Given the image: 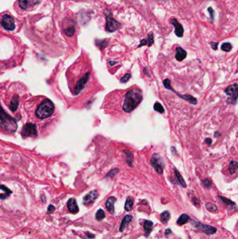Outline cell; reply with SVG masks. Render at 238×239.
Segmentation results:
<instances>
[{
	"label": "cell",
	"mask_w": 238,
	"mask_h": 239,
	"mask_svg": "<svg viewBox=\"0 0 238 239\" xmlns=\"http://www.w3.org/2000/svg\"><path fill=\"white\" fill-rule=\"evenodd\" d=\"M87 236L88 237H89V238H94V236L92 234L87 233Z\"/></svg>",
	"instance_id": "cell-45"
},
{
	"label": "cell",
	"mask_w": 238,
	"mask_h": 239,
	"mask_svg": "<svg viewBox=\"0 0 238 239\" xmlns=\"http://www.w3.org/2000/svg\"><path fill=\"white\" fill-rule=\"evenodd\" d=\"M116 201V199L114 197H110L107 199L106 203H105V207H106L107 210L109 211L111 214H114V202Z\"/></svg>",
	"instance_id": "cell-17"
},
{
	"label": "cell",
	"mask_w": 238,
	"mask_h": 239,
	"mask_svg": "<svg viewBox=\"0 0 238 239\" xmlns=\"http://www.w3.org/2000/svg\"><path fill=\"white\" fill-rule=\"evenodd\" d=\"M67 206H68L69 211L72 213H77L79 211V208L78 206L77 202L75 199H69L68 203H67Z\"/></svg>",
	"instance_id": "cell-14"
},
{
	"label": "cell",
	"mask_w": 238,
	"mask_h": 239,
	"mask_svg": "<svg viewBox=\"0 0 238 239\" xmlns=\"http://www.w3.org/2000/svg\"><path fill=\"white\" fill-rule=\"evenodd\" d=\"M147 45H148V46H151V45L154 43V35L153 34L150 32V34H148V38H147Z\"/></svg>",
	"instance_id": "cell-35"
},
{
	"label": "cell",
	"mask_w": 238,
	"mask_h": 239,
	"mask_svg": "<svg viewBox=\"0 0 238 239\" xmlns=\"http://www.w3.org/2000/svg\"><path fill=\"white\" fill-rule=\"evenodd\" d=\"M229 171L230 174H234L237 169V162L236 161H232L229 165Z\"/></svg>",
	"instance_id": "cell-29"
},
{
	"label": "cell",
	"mask_w": 238,
	"mask_h": 239,
	"mask_svg": "<svg viewBox=\"0 0 238 239\" xmlns=\"http://www.w3.org/2000/svg\"><path fill=\"white\" fill-rule=\"evenodd\" d=\"M98 192L96 190H94L88 193L86 196L84 197L83 199V203L85 205L88 206L94 203V201L97 199L98 197Z\"/></svg>",
	"instance_id": "cell-12"
},
{
	"label": "cell",
	"mask_w": 238,
	"mask_h": 239,
	"mask_svg": "<svg viewBox=\"0 0 238 239\" xmlns=\"http://www.w3.org/2000/svg\"><path fill=\"white\" fill-rule=\"evenodd\" d=\"M218 199H219L222 202H224L226 206H228V207L229 208H230V209H233V208L235 207V203L232 201H230V199H228L223 197H218Z\"/></svg>",
	"instance_id": "cell-23"
},
{
	"label": "cell",
	"mask_w": 238,
	"mask_h": 239,
	"mask_svg": "<svg viewBox=\"0 0 238 239\" xmlns=\"http://www.w3.org/2000/svg\"><path fill=\"white\" fill-rule=\"evenodd\" d=\"M143 227L145 229V236H148L151 233V231H152L153 222L151 221H148V220L145 221Z\"/></svg>",
	"instance_id": "cell-21"
},
{
	"label": "cell",
	"mask_w": 238,
	"mask_h": 239,
	"mask_svg": "<svg viewBox=\"0 0 238 239\" xmlns=\"http://www.w3.org/2000/svg\"><path fill=\"white\" fill-rule=\"evenodd\" d=\"M142 100L141 90L138 88H133L129 90L125 96L123 110L124 112L129 113H131L139 105Z\"/></svg>",
	"instance_id": "cell-1"
},
{
	"label": "cell",
	"mask_w": 238,
	"mask_h": 239,
	"mask_svg": "<svg viewBox=\"0 0 238 239\" xmlns=\"http://www.w3.org/2000/svg\"><path fill=\"white\" fill-rule=\"evenodd\" d=\"M154 109L156 111L160 113H164V111H165L163 106H162L160 103H159V102H157V103H155L154 105Z\"/></svg>",
	"instance_id": "cell-32"
},
{
	"label": "cell",
	"mask_w": 238,
	"mask_h": 239,
	"mask_svg": "<svg viewBox=\"0 0 238 239\" xmlns=\"http://www.w3.org/2000/svg\"><path fill=\"white\" fill-rule=\"evenodd\" d=\"M0 25L4 29L8 31H14L16 28L14 18L8 14H4L0 16Z\"/></svg>",
	"instance_id": "cell-5"
},
{
	"label": "cell",
	"mask_w": 238,
	"mask_h": 239,
	"mask_svg": "<svg viewBox=\"0 0 238 239\" xmlns=\"http://www.w3.org/2000/svg\"><path fill=\"white\" fill-rule=\"evenodd\" d=\"M232 49V45L230 43H224L221 45V50L225 52H229Z\"/></svg>",
	"instance_id": "cell-34"
},
{
	"label": "cell",
	"mask_w": 238,
	"mask_h": 239,
	"mask_svg": "<svg viewBox=\"0 0 238 239\" xmlns=\"http://www.w3.org/2000/svg\"><path fill=\"white\" fill-rule=\"evenodd\" d=\"M0 121H1L2 127L7 133H12L16 131V121L11 116L6 113L1 106H0Z\"/></svg>",
	"instance_id": "cell-3"
},
{
	"label": "cell",
	"mask_w": 238,
	"mask_h": 239,
	"mask_svg": "<svg viewBox=\"0 0 238 239\" xmlns=\"http://www.w3.org/2000/svg\"><path fill=\"white\" fill-rule=\"evenodd\" d=\"M55 209V206L53 205H50L48 206V208H47V213H53Z\"/></svg>",
	"instance_id": "cell-40"
},
{
	"label": "cell",
	"mask_w": 238,
	"mask_h": 239,
	"mask_svg": "<svg viewBox=\"0 0 238 239\" xmlns=\"http://www.w3.org/2000/svg\"><path fill=\"white\" fill-rule=\"evenodd\" d=\"M130 78H131V74L130 73H127L124 76V77L122 78V79H121V82H122V83H125V82H127L128 80L130 79Z\"/></svg>",
	"instance_id": "cell-37"
},
{
	"label": "cell",
	"mask_w": 238,
	"mask_h": 239,
	"mask_svg": "<svg viewBox=\"0 0 238 239\" xmlns=\"http://www.w3.org/2000/svg\"><path fill=\"white\" fill-rule=\"evenodd\" d=\"M175 174L176 175V178H177V180H178V181L179 183H180L181 185L182 186L183 188H187V184H186L185 180H184L182 176L180 173H179L177 169H175Z\"/></svg>",
	"instance_id": "cell-28"
},
{
	"label": "cell",
	"mask_w": 238,
	"mask_h": 239,
	"mask_svg": "<svg viewBox=\"0 0 238 239\" xmlns=\"http://www.w3.org/2000/svg\"><path fill=\"white\" fill-rule=\"evenodd\" d=\"M151 164L154 168L155 171H157V173L159 174H161L163 173V162L162 161V159L160 157V156L157 154H155L152 156L151 159Z\"/></svg>",
	"instance_id": "cell-9"
},
{
	"label": "cell",
	"mask_w": 238,
	"mask_h": 239,
	"mask_svg": "<svg viewBox=\"0 0 238 239\" xmlns=\"http://www.w3.org/2000/svg\"><path fill=\"white\" fill-rule=\"evenodd\" d=\"M170 23L175 27V33L178 37H182L184 35V28L182 25L177 21V19L172 18L170 20Z\"/></svg>",
	"instance_id": "cell-13"
},
{
	"label": "cell",
	"mask_w": 238,
	"mask_h": 239,
	"mask_svg": "<svg viewBox=\"0 0 238 239\" xmlns=\"http://www.w3.org/2000/svg\"><path fill=\"white\" fill-rule=\"evenodd\" d=\"M205 206H206L207 210H209V211H210V212H216L218 210L217 206L212 203H207Z\"/></svg>",
	"instance_id": "cell-31"
},
{
	"label": "cell",
	"mask_w": 238,
	"mask_h": 239,
	"mask_svg": "<svg viewBox=\"0 0 238 239\" xmlns=\"http://www.w3.org/2000/svg\"><path fill=\"white\" fill-rule=\"evenodd\" d=\"M41 2V0H31V1H28V0H18V5L22 10H27L28 8H29L31 6H34V5H36Z\"/></svg>",
	"instance_id": "cell-11"
},
{
	"label": "cell",
	"mask_w": 238,
	"mask_h": 239,
	"mask_svg": "<svg viewBox=\"0 0 238 239\" xmlns=\"http://www.w3.org/2000/svg\"><path fill=\"white\" fill-rule=\"evenodd\" d=\"M170 213L168 211H164L161 214V220L163 224H166L170 219Z\"/></svg>",
	"instance_id": "cell-30"
},
{
	"label": "cell",
	"mask_w": 238,
	"mask_h": 239,
	"mask_svg": "<svg viewBox=\"0 0 238 239\" xmlns=\"http://www.w3.org/2000/svg\"><path fill=\"white\" fill-rule=\"evenodd\" d=\"M190 219V217L188 216L187 214H182V216L179 217L178 220H177V223L179 225H185L186 223Z\"/></svg>",
	"instance_id": "cell-24"
},
{
	"label": "cell",
	"mask_w": 238,
	"mask_h": 239,
	"mask_svg": "<svg viewBox=\"0 0 238 239\" xmlns=\"http://www.w3.org/2000/svg\"><path fill=\"white\" fill-rule=\"evenodd\" d=\"M205 143H207V145H211L212 144V139L211 138H207L206 139H205Z\"/></svg>",
	"instance_id": "cell-44"
},
{
	"label": "cell",
	"mask_w": 238,
	"mask_h": 239,
	"mask_svg": "<svg viewBox=\"0 0 238 239\" xmlns=\"http://www.w3.org/2000/svg\"><path fill=\"white\" fill-rule=\"evenodd\" d=\"M147 45V40L146 39H142V40H141V41H140V43L139 45H138V48H140V47H141V46H142V45Z\"/></svg>",
	"instance_id": "cell-43"
},
{
	"label": "cell",
	"mask_w": 238,
	"mask_h": 239,
	"mask_svg": "<svg viewBox=\"0 0 238 239\" xmlns=\"http://www.w3.org/2000/svg\"><path fill=\"white\" fill-rule=\"evenodd\" d=\"M170 233H171V230H170V229H167L166 231V232H165L166 235H168V234H169Z\"/></svg>",
	"instance_id": "cell-46"
},
{
	"label": "cell",
	"mask_w": 238,
	"mask_h": 239,
	"mask_svg": "<svg viewBox=\"0 0 238 239\" xmlns=\"http://www.w3.org/2000/svg\"><path fill=\"white\" fill-rule=\"evenodd\" d=\"M179 97H180L181 98H182L184 99H185L186 101H188L189 103H191L192 104H197V99L196 98H194V97L191 96V95H182L177 94Z\"/></svg>",
	"instance_id": "cell-25"
},
{
	"label": "cell",
	"mask_w": 238,
	"mask_h": 239,
	"mask_svg": "<svg viewBox=\"0 0 238 239\" xmlns=\"http://www.w3.org/2000/svg\"><path fill=\"white\" fill-rule=\"evenodd\" d=\"M119 172V169H112L110 171L109 173L107 174V177H110V178H113L114 175H116L117 173Z\"/></svg>",
	"instance_id": "cell-36"
},
{
	"label": "cell",
	"mask_w": 238,
	"mask_h": 239,
	"mask_svg": "<svg viewBox=\"0 0 238 239\" xmlns=\"http://www.w3.org/2000/svg\"><path fill=\"white\" fill-rule=\"evenodd\" d=\"M55 111V106L53 101L45 98L41 102L35 110V116L40 120L48 118Z\"/></svg>",
	"instance_id": "cell-2"
},
{
	"label": "cell",
	"mask_w": 238,
	"mask_h": 239,
	"mask_svg": "<svg viewBox=\"0 0 238 239\" xmlns=\"http://www.w3.org/2000/svg\"><path fill=\"white\" fill-rule=\"evenodd\" d=\"M117 62H112V61H110L109 62V63L110 64V65H113V64H115V63H117Z\"/></svg>",
	"instance_id": "cell-47"
},
{
	"label": "cell",
	"mask_w": 238,
	"mask_h": 239,
	"mask_svg": "<svg viewBox=\"0 0 238 239\" xmlns=\"http://www.w3.org/2000/svg\"><path fill=\"white\" fill-rule=\"evenodd\" d=\"M203 185H204V186L205 187V188H211L212 183H211V182L209 181V180L205 179V180H203Z\"/></svg>",
	"instance_id": "cell-39"
},
{
	"label": "cell",
	"mask_w": 238,
	"mask_h": 239,
	"mask_svg": "<svg viewBox=\"0 0 238 239\" xmlns=\"http://www.w3.org/2000/svg\"><path fill=\"white\" fill-rule=\"evenodd\" d=\"M208 12L209 14V16H210V18L212 21H214V19H215V11H214L213 8L212 7L208 8Z\"/></svg>",
	"instance_id": "cell-38"
},
{
	"label": "cell",
	"mask_w": 238,
	"mask_h": 239,
	"mask_svg": "<svg viewBox=\"0 0 238 239\" xmlns=\"http://www.w3.org/2000/svg\"><path fill=\"white\" fill-rule=\"evenodd\" d=\"M63 31L64 34L68 36H72L75 33V25L73 20L66 19L63 23Z\"/></svg>",
	"instance_id": "cell-10"
},
{
	"label": "cell",
	"mask_w": 238,
	"mask_h": 239,
	"mask_svg": "<svg viewBox=\"0 0 238 239\" xmlns=\"http://www.w3.org/2000/svg\"><path fill=\"white\" fill-rule=\"evenodd\" d=\"M187 57V51L181 47L176 48V54H175V59L177 61H182Z\"/></svg>",
	"instance_id": "cell-16"
},
{
	"label": "cell",
	"mask_w": 238,
	"mask_h": 239,
	"mask_svg": "<svg viewBox=\"0 0 238 239\" xmlns=\"http://www.w3.org/2000/svg\"><path fill=\"white\" fill-rule=\"evenodd\" d=\"M90 76V72L89 71H86L83 75H79L77 80L73 81V86H72V92L74 95H79L81 91L85 88L86 84L87 83Z\"/></svg>",
	"instance_id": "cell-4"
},
{
	"label": "cell",
	"mask_w": 238,
	"mask_h": 239,
	"mask_svg": "<svg viewBox=\"0 0 238 239\" xmlns=\"http://www.w3.org/2000/svg\"><path fill=\"white\" fill-rule=\"evenodd\" d=\"M133 202H134V199L133 197H129L127 199L126 203H125V206H124V208L127 211H130V210H131L132 208H133Z\"/></svg>",
	"instance_id": "cell-22"
},
{
	"label": "cell",
	"mask_w": 238,
	"mask_h": 239,
	"mask_svg": "<svg viewBox=\"0 0 238 239\" xmlns=\"http://www.w3.org/2000/svg\"><path fill=\"white\" fill-rule=\"evenodd\" d=\"M192 200H193V203H194L196 206H200V200H199L198 199H197V198H194Z\"/></svg>",
	"instance_id": "cell-42"
},
{
	"label": "cell",
	"mask_w": 238,
	"mask_h": 239,
	"mask_svg": "<svg viewBox=\"0 0 238 239\" xmlns=\"http://www.w3.org/2000/svg\"><path fill=\"white\" fill-rule=\"evenodd\" d=\"M96 45L97 47H99L101 50L105 48V47L108 46V39H103V40H99L96 39L95 41Z\"/></svg>",
	"instance_id": "cell-26"
},
{
	"label": "cell",
	"mask_w": 238,
	"mask_h": 239,
	"mask_svg": "<svg viewBox=\"0 0 238 239\" xmlns=\"http://www.w3.org/2000/svg\"><path fill=\"white\" fill-rule=\"evenodd\" d=\"M12 194V191H11L8 188L4 185H0V199H6Z\"/></svg>",
	"instance_id": "cell-18"
},
{
	"label": "cell",
	"mask_w": 238,
	"mask_h": 239,
	"mask_svg": "<svg viewBox=\"0 0 238 239\" xmlns=\"http://www.w3.org/2000/svg\"><path fill=\"white\" fill-rule=\"evenodd\" d=\"M132 219V216H130V215H127L124 218V219H122V223H121V225L120 227V231H123L125 229L128 225L129 224L130 222L131 221Z\"/></svg>",
	"instance_id": "cell-20"
},
{
	"label": "cell",
	"mask_w": 238,
	"mask_h": 239,
	"mask_svg": "<svg viewBox=\"0 0 238 239\" xmlns=\"http://www.w3.org/2000/svg\"><path fill=\"white\" fill-rule=\"evenodd\" d=\"M225 92L228 95L233 96L235 99L237 98V85L235 83L232 85L229 86L225 90Z\"/></svg>",
	"instance_id": "cell-15"
},
{
	"label": "cell",
	"mask_w": 238,
	"mask_h": 239,
	"mask_svg": "<svg viewBox=\"0 0 238 239\" xmlns=\"http://www.w3.org/2000/svg\"><path fill=\"white\" fill-rule=\"evenodd\" d=\"M19 104V97L18 95H14L12 99L11 100L10 104H8V107H9L10 110L13 112H15L17 110Z\"/></svg>",
	"instance_id": "cell-19"
},
{
	"label": "cell",
	"mask_w": 238,
	"mask_h": 239,
	"mask_svg": "<svg viewBox=\"0 0 238 239\" xmlns=\"http://www.w3.org/2000/svg\"><path fill=\"white\" fill-rule=\"evenodd\" d=\"M124 153H125V155H126L127 162L128 163V164L130 166H132V163H133V153L129 151H124Z\"/></svg>",
	"instance_id": "cell-27"
},
{
	"label": "cell",
	"mask_w": 238,
	"mask_h": 239,
	"mask_svg": "<svg viewBox=\"0 0 238 239\" xmlns=\"http://www.w3.org/2000/svg\"><path fill=\"white\" fill-rule=\"evenodd\" d=\"M21 135L23 138L36 137L37 136L36 125L32 123H27L23 126L21 131Z\"/></svg>",
	"instance_id": "cell-7"
},
{
	"label": "cell",
	"mask_w": 238,
	"mask_h": 239,
	"mask_svg": "<svg viewBox=\"0 0 238 239\" xmlns=\"http://www.w3.org/2000/svg\"><path fill=\"white\" fill-rule=\"evenodd\" d=\"M105 214L102 209H99L96 213V219L97 220H102L105 218Z\"/></svg>",
	"instance_id": "cell-33"
},
{
	"label": "cell",
	"mask_w": 238,
	"mask_h": 239,
	"mask_svg": "<svg viewBox=\"0 0 238 239\" xmlns=\"http://www.w3.org/2000/svg\"><path fill=\"white\" fill-rule=\"evenodd\" d=\"M106 23H105V30L108 32H114L121 27V24L117 20L113 18L111 11L106 15Z\"/></svg>",
	"instance_id": "cell-6"
},
{
	"label": "cell",
	"mask_w": 238,
	"mask_h": 239,
	"mask_svg": "<svg viewBox=\"0 0 238 239\" xmlns=\"http://www.w3.org/2000/svg\"><path fill=\"white\" fill-rule=\"evenodd\" d=\"M191 225L195 228L200 230V231L203 232V233L207 234V235H212V234H215L216 232V229L215 227L207 225H204V224L199 222L192 221Z\"/></svg>",
	"instance_id": "cell-8"
},
{
	"label": "cell",
	"mask_w": 238,
	"mask_h": 239,
	"mask_svg": "<svg viewBox=\"0 0 238 239\" xmlns=\"http://www.w3.org/2000/svg\"><path fill=\"white\" fill-rule=\"evenodd\" d=\"M218 44V43H215V42H211V43H210L211 46H212V48H213L214 50H217Z\"/></svg>",
	"instance_id": "cell-41"
}]
</instances>
